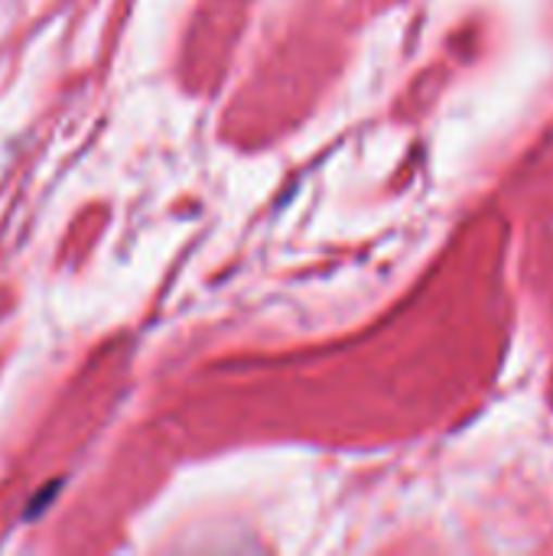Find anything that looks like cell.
I'll return each instance as SVG.
<instances>
[{"mask_svg":"<svg viewBox=\"0 0 553 556\" xmlns=\"http://www.w3.org/2000/svg\"><path fill=\"white\" fill-rule=\"evenodd\" d=\"M65 489V479H52V482H46L42 489H36L33 492V498L26 502V508H23V521L29 525V521H36L39 515H46L49 511V505L59 498V492Z\"/></svg>","mask_w":553,"mask_h":556,"instance_id":"6da1fadb","label":"cell"}]
</instances>
